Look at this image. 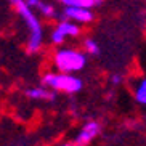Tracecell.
<instances>
[{
    "label": "cell",
    "instance_id": "1",
    "mask_svg": "<svg viewBox=\"0 0 146 146\" xmlns=\"http://www.w3.org/2000/svg\"><path fill=\"white\" fill-rule=\"evenodd\" d=\"M11 5L15 7L16 13L21 16V19L26 23V27L29 31L27 39V52L37 53L42 48L43 43V27L39 21L37 15L34 13V8H31L26 0H11Z\"/></svg>",
    "mask_w": 146,
    "mask_h": 146
},
{
    "label": "cell",
    "instance_id": "3",
    "mask_svg": "<svg viewBox=\"0 0 146 146\" xmlns=\"http://www.w3.org/2000/svg\"><path fill=\"white\" fill-rule=\"evenodd\" d=\"M42 85L48 87V88H53L56 92H63V93L68 95H74L79 93L82 90V80L79 77H76L74 74L69 72H47L43 74L42 77Z\"/></svg>",
    "mask_w": 146,
    "mask_h": 146
},
{
    "label": "cell",
    "instance_id": "4",
    "mask_svg": "<svg viewBox=\"0 0 146 146\" xmlns=\"http://www.w3.org/2000/svg\"><path fill=\"white\" fill-rule=\"evenodd\" d=\"M80 34V27L77 23L71 19H60L56 27L52 31V43L53 45H61L68 37H77Z\"/></svg>",
    "mask_w": 146,
    "mask_h": 146
},
{
    "label": "cell",
    "instance_id": "13",
    "mask_svg": "<svg viewBox=\"0 0 146 146\" xmlns=\"http://www.w3.org/2000/svg\"><path fill=\"white\" fill-rule=\"evenodd\" d=\"M103 2H104V0H95V5L98 7V5H101V3H103Z\"/></svg>",
    "mask_w": 146,
    "mask_h": 146
},
{
    "label": "cell",
    "instance_id": "7",
    "mask_svg": "<svg viewBox=\"0 0 146 146\" xmlns=\"http://www.w3.org/2000/svg\"><path fill=\"white\" fill-rule=\"evenodd\" d=\"M26 96L34 101H53L56 98V90L48 88V87H34L26 90Z\"/></svg>",
    "mask_w": 146,
    "mask_h": 146
},
{
    "label": "cell",
    "instance_id": "10",
    "mask_svg": "<svg viewBox=\"0 0 146 146\" xmlns=\"http://www.w3.org/2000/svg\"><path fill=\"white\" fill-rule=\"evenodd\" d=\"M63 7H82V8H93L95 0H60Z\"/></svg>",
    "mask_w": 146,
    "mask_h": 146
},
{
    "label": "cell",
    "instance_id": "8",
    "mask_svg": "<svg viewBox=\"0 0 146 146\" xmlns=\"http://www.w3.org/2000/svg\"><path fill=\"white\" fill-rule=\"evenodd\" d=\"M26 2H27V5H29L31 8L37 10V11H39L43 18H47V19H52V18L58 16L55 7H52L50 3H45V2H42V0H26Z\"/></svg>",
    "mask_w": 146,
    "mask_h": 146
},
{
    "label": "cell",
    "instance_id": "9",
    "mask_svg": "<svg viewBox=\"0 0 146 146\" xmlns=\"http://www.w3.org/2000/svg\"><path fill=\"white\" fill-rule=\"evenodd\" d=\"M133 98L138 104L146 106V77L138 79L133 84Z\"/></svg>",
    "mask_w": 146,
    "mask_h": 146
},
{
    "label": "cell",
    "instance_id": "6",
    "mask_svg": "<svg viewBox=\"0 0 146 146\" xmlns=\"http://www.w3.org/2000/svg\"><path fill=\"white\" fill-rule=\"evenodd\" d=\"M101 133V125L96 122V120H90V122H85V125L82 127V130L76 135L72 145H77V146H84V145H88L95 140Z\"/></svg>",
    "mask_w": 146,
    "mask_h": 146
},
{
    "label": "cell",
    "instance_id": "12",
    "mask_svg": "<svg viewBox=\"0 0 146 146\" xmlns=\"http://www.w3.org/2000/svg\"><path fill=\"white\" fill-rule=\"evenodd\" d=\"M109 82H111L112 85H119V84H122V76L120 74H112L111 77H109Z\"/></svg>",
    "mask_w": 146,
    "mask_h": 146
},
{
    "label": "cell",
    "instance_id": "5",
    "mask_svg": "<svg viewBox=\"0 0 146 146\" xmlns=\"http://www.w3.org/2000/svg\"><path fill=\"white\" fill-rule=\"evenodd\" d=\"M95 15L90 8H82V7H64L63 13L60 15V19H71L77 24H88L93 21Z\"/></svg>",
    "mask_w": 146,
    "mask_h": 146
},
{
    "label": "cell",
    "instance_id": "11",
    "mask_svg": "<svg viewBox=\"0 0 146 146\" xmlns=\"http://www.w3.org/2000/svg\"><path fill=\"white\" fill-rule=\"evenodd\" d=\"M84 50H85L87 55H100V45L95 39H85L84 40Z\"/></svg>",
    "mask_w": 146,
    "mask_h": 146
},
{
    "label": "cell",
    "instance_id": "2",
    "mask_svg": "<svg viewBox=\"0 0 146 146\" xmlns=\"http://www.w3.org/2000/svg\"><path fill=\"white\" fill-rule=\"evenodd\" d=\"M55 68L60 72H79L87 64V53L76 48H60L53 56Z\"/></svg>",
    "mask_w": 146,
    "mask_h": 146
}]
</instances>
